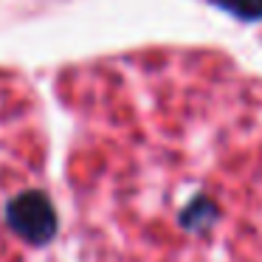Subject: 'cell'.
<instances>
[{"label": "cell", "mask_w": 262, "mask_h": 262, "mask_svg": "<svg viewBox=\"0 0 262 262\" xmlns=\"http://www.w3.org/2000/svg\"><path fill=\"white\" fill-rule=\"evenodd\" d=\"M6 223L29 245H48L57 237V228H59V217L51 198L46 192H37V189L20 192L9 200Z\"/></svg>", "instance_id": "1"}, {"label": "cell", "mask_w": 262, "mask_h": 262, "mask_svg": "<svg viewBox=\"0 0 262 262\" xmlns=\"http://www.w3.org/2000/svg\"><path fill=\"white\" fill-rule=\"evenodd\" d=\"M217 220H220V209H217V203L211 198H206V194H198L192 203H186V209L178 217V223H181L186 231H194V234L209 231Z\"/></svg>", "instance_id": "2"}, {"label": "cell", "mask_w": 262, "mask_h": 262, "mask_svg": "<svg viewBox=\"0 0 262 262\" xmlns=\"http://www.w3.org/2000/svg\"><path fill=\"white\" fill-rule=\"evenodd\" d=\"M220 9L237 14V17H245V20H256L262 17V0H214Z\"/></svg>", "instance_id": "3"}]
</instances>
